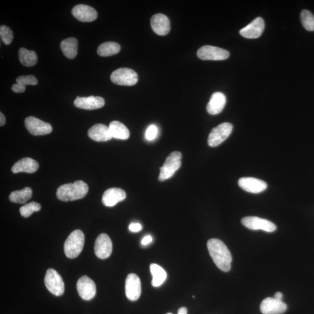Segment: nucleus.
<instances>
[{
  "mask_svg": "<svg viewBox=\"0 0 314 314\" xmlns=\"http://www.w3.org/2000/svg\"><path fill=\"white\" fill-rule=\"evenodd\" d=\"M283 296V295L281 292H277L274 296V298L279 300H282Z\"/></svg>",
  "mask_w": 314,
  "mask_h": 314,
  "instance_id": "4c0bfd02",
  "label": "nucleus"
},
{
  "mask_svg": "<svg viewBox=\"0 0 314 314\" xmlns=\"http://www.w3.org/2000/svg\"><path fill=\"white\" fill-rule=\"evenodd\" d=\"M182 154L179 151H173L165 160L162 167L160 168L159 180L161 182L168 180L173 176L181 166Z\"/></svg>",
  "mask_w": 314,
  "mask_h": 314,
  "instance_id": "20e7f679",
  "label": "nucleus"
},
{
  "mask_svg": "<svg viewBox=\"0 0 314 314\" xmlns=\"http://www.w3.org/2000/svg\"><path fill=\"white\" fill-rule=\"evenodd\" d=\"M129 229L132 232H138L142 229V226L139 223H132L129 226Z\"/></svg>",
  "mask_w": 314,
  "mask_h": 314,
  "instance_id": "f704fd0d",
  "label": "nucleus"
},
{
  "mask_svg": "<svg viewBox=\"0 0 314 314\" xmlns=\"http://www.w3.org/2000/svg\"><path fill=\"white\" fill-rule=\"evenodd\" d=\"M238 184L243 190L254 194L261 193L267 188V183L259 179L251 177L240 179Z\"/></svg>",
  "mask_w": 314,
  "mask_h": 314,
  "instance_id": "4468645a",
  "label": "nucleus"
},
{
  "mask_svg": "<svg viewBox=\"0 0 314 314\" xmlns=\"http://www.w3.org/2000/svg\"><path fill=\"white\" fill-rule=\"evenodd\" d=\"M112 138L127 140L130 136L129 129L119 121H112L109 125Z\"/></svg>",
  "mask_w": 314,
  "mask_h": 314,
  "instance_id": "393cba45",
  "label": "nucleus"
},
{
  "mask_svg": "<svg viewBox=\"0 0 314 314\" xmlns=\"http://www.w3.org/2000/svg\"><path fill=\"white\" fill-rule=\"evenodd\" d=\"M287 305L274 298H268L262 302L260 309L263 314H282L287 310Z\"/></svg>",
  "mask_w": 314,
  "mask_h": 314,
  "instance_id": "2eb2a0df",
  "label": "nucleus"
},
{
  "mask_svg": "<svg viewBox=\"0 0 314 314\" xmlns=\"http://www.w3.org/2000/svg\"><path fill=\"white\" fill-rule=\"evenodd\" d=\"M6 122V119L5 116L4 115L2 112L0 113V125L1 126L5 125Z\"/></svg>",
  "mask_w": 314,
  "mask_h": 314,
  "instance_id": "e433bc0d",
  "label": "nucleus"
},
{
  "mask_svg": "<svg viewBox=\"0 0 314 314\" xmlns=\"http://www.w3.org/2000/svg\"><path fill=\"white\" fill-rule=\"evenodd\" d=\"M45 283L48 290L56 296H62L64 293V283L62 277L54 269H47L45 278Z\"/></svg>",
  "mask_w": 314,
  "mask_h": 314,
  "instance_id": "0eeeda50",
  "label": "nucleus"
},
{
  "mask_svg": "<svg viewBox=\"0 0 314 314\" xmlns=\"http://www.w3.org/2000/svg\"><path fill=\"white\" fill-rule=\"evenodd\" d=\"M142 293L141 281L136 274H128L125 281V293L127 298L130 300H138Z\"/></svg>",
  "mask_w": 314,
  "mask_h": 314,
  "instance_id": "f8f14e48",
  "label": "nucleus"
},
{
  "mask_svg": "<svg viewBox=\"0 0 314 314\" xmlns=\"http://www.w3.org/2000/svg\"><path fill=\"white\" fill-rule=\"evenodd\" d=\"M197 54L201 60L213 61L225 60L228 59L230 55L228 51L212 46H204L200 48Z\"/></svg>",
  "mask_w": 314,
  "mask_h": 314,
  "instance_id": "6e6552de",
  "label": "nucleus"
},
{
  "mask_svg": "<svg viewBox=\"0 0 314 314\" xmlns=\"http://www.w3.org/2000/svg\"><path fill=\"white\" fill-rule=\"evenodd\" d=\"M41 209V206L40 204L32 202L21 207L19 211L22 216L24 218H28L31 215L33 212L39 211Z\"/></svg>",
  "mask_w": 314,
  "mask_h": 314,
  "instance_id": "2f4dec72",
  "label": "nucleus"
},
{
  "mask_svg": "<svg viewBox=\"0 0 314 314\" xmlns=\"http://www.w3.org/2000/svg\"><path fill=\"white\" fill-rule=\"evenodd\" d=\"M37 55L34 51H30L21 48L19 50V59L22 64L26 67L34 66L37 63Z\"/></svg>",
  "mask_w": 314,
  "mask_h": 314,
  "instance_id": "bb28decb",
  "label": "nucleus"
},
{
  "mask_svg": "<svg viewBox=\"0 0 314 314\" xmlns=\"http://www.w3.org/2000/svg\"><path fill=\"white\" fill-rule=\"evenodd\" d=\"M150 271L152 276L151 283L154 287L160 286L167 279V272L159 265L151 264L150 265Z\"/></svg>",
  "mask_w": 314,
  "mask_h": 314,
  "instance_id": "cd10ccee",
  "label": "nucleus"
},
{
  "mask_svg": "<svg viewBox=\"0 0 314 314\" xmlns=\"http://www.w3.org/2000/svg\"><path fill=\"white\" fill-rule=\"evenodd\" d=\"M265 28L264 21L261 17H257L246 27L240 30V34L247 38H259L263 34Z\"/></svg>",
  "mask_w": 314,
  "mask_h": 314,
  "instance_id": "dca6fc26",
  "label": "nucleus"
},
{
  "mask_svg": "<svg viewBox=\"0 0 314 314\" xmlns=\"http://www.w3.org/2000/svg\"><path fill=\"white\" fill-rule=\"evenodd\" d=\"M39 168V164L36 160L32 159L24 158L17 161L12 167L13 173L26 172L32 173L36 172Z\"/></svg>",
  "mask_w": 314,
  "mask_h": 314,
  "instance_id": "5701e85b",
  "label": "nucleus"
},
{
  "mask_svg": "<svg viewBox=\"0 0 314 314\" xmlns=\"http://www.w3.org/2000/svg\"><path fill=\"white\" fill-rule=\"evenodd\" d=\"M242 224L251 230H263L267 232H273L277 230V226L267 220L257 217H244Z\"/></svg>",
  "mask_w": 314,
  "mask_h": 314,
  "instance_id": "1a4fd4ad",
  "label": "nucleus"
},
{
  "mask_svg": "<svg viewBox=\"0 0 314 314\" xmlns=\"http://www.w3.org/2000/svg\"><path fill=\"white\" fill-rule=\"evenodd\" d=\"M88 191V185L85 182L77 181L60 186L56 191V197L63 202H67L84 198Z\"/></svg>",
  "mask_w": 314,
  "mask_h": 314,
  "instance_id": "f03ea898",
  "label": "nucleus"
},
{
  "mask_svg": "<svg viewBox=\"0 0 314 314\" xmlns=\"http://www.w3.org/2000/svg\"><path fill=\"white\" fill-rule=\"evenodd\" d=\"M178 314H187V310L185 307H181L178 309Z\"/></svg>",
  "mask_w": 314,
  "mask_h": 314,
  "instance_id": "58836bf2",
  "label": "nucleus"
},
{
  "mask_svg": "<svg viewBox=\"0 0 314 314\" xmlns=\"http://www.w3.org/2000/svg\"><path fill=\"white\" fill-rule=\"evenodd\" d=\"M121 46L115 42H108L100 45L97 49V53L101 56H109L115 55L120 51Z\"/></svg>",
  "mask_w": 314,
  "mask_h": 314,
  "instance_id": "c756f323",
  "label": "nucleus"
},
{
  "mask_svg": "<svg viewBox=\"0 0 314 314\" xmlns=\"http://www.w3.org/2000/svg\"><path fill=\"white\" fill-rule=\"evenodd\" d=\"M152 241V238L151 235H148L147 237L144 238L142 241V244L144 246L147 245L148 244L151 243Z\"/></svg>",
  "mask_w": 314,
  "mask_h": 314,
  "instance_id": "c9c22d12",
  "label": "nucleus"
},
{
  "mask_svg": "<svg viewBox=\"0 0 314 314\" xmlns=\"http://www.w3.org/2000/svg\"><path fill=\"white\" fill-rule=\"evenodd\" d=\"M16 84L12 86V90L17 93H24L26 86L36 85L38 81L33 75L21 76L16 78Z\"/></svg>",
  "mask_w": 314,
  "mask_h": 314,
  "instance_id": "a878e982",
  "label": "nucleus"
},
{
  "mask_svg": "<svg viewBox=\"0 0 314 314\" xmlns=\"http://www.w3.org/2000/svg\"><path fill=\"white\" fill-rule=\"evenodd\" d=\"M157 134H158V129L156 126L153 125H150L146 130V138L148 141H153L156 138Z\"/></svg>",
  "mask_w": 314,
  "mask_h": 314,
  "instance_id": "72a5a7b5",
  "label": "nucleus"
},
{
  "mask_svg": "<svg viewBox=\"0 0 314 314\" xmlns=\"http://www.w3.org/2000/svg\"><path fill=\"white\" fill-rule=\"evenodd\" d=\"M32 193V190L30 187H25L21 190L12 192L9 196V199L12 203L24 204L31 199Z\"/></svg>",
  "mask_w": 314,
  "mask_h": 314,
  "instance_id": "c85d7f7f",
  "label": "nucleus"
},
{
  "mask_svg": "<svg viewBox=\"0 0 314 314\" xmlns=\"http://www.w3.org/2000/svg\"><path fill=\"white\" fill-rule=\"evenodd\" d=\"M77 290L81 298L85 300H90L96 295V286L92 279L87 276H83L76 284Z\"/></svg>",
  "mask_w": 314,
  "mask_h": 314,
  "instance_id": "ddd939ff",
  "label": "nucleus"
},
{
  "mask_svg": "<svg viewBox=\"0 0 314 314\" xmlns=\"http://www.w3.org/2000/svg\"><path fill=\"white\" fill-rule=\"evenodd\" d=\"M226 103V96L222 93L215 92L211 95L207 104V112L211 115L219 114L224 110Z\"/></svg>",
  "mask_w": 314,
  "mask_h": 314,
  "instance_id": "4be33fe9",
  "label": "nucleus"
},
{
  "mask_svg": "<svg viewBox=\"0 0 314 314\" xmlns=\"http://www.w3.org/2000/svg\"><path fill=\"white\" fill-rule=\"evenodd\" d=\"M72 14L77 20L83 23H91L97 18L98 14L94 9L84 4L74 7Z\"/></svg>",
  "mask_w": 314,
  "mask_h": 314,
  "instance_id": "f3484780",
  "label": "nucleus"
},
{
  "mask_svg": "<svg viewBox=\"0 0 314 314\" xmlns=\"http://www.w3.org/2000/svg\"><path fill=\"white\" fill-rule=\"evenodd\" d=\"M233 130V125L228 122L222 123L213 128L208 139V145L215 147L221 145L228 139Z\"/></svg>",
  "mask_w": 314,
  "mask_h": 314,
  "instance_id": "423d86ee",
  "label": "nucleus"
},
{
  "mask_svg": "<svg viewBox=\"0 0 314 314\" xmlns=\"http://www.w3.org/2000/svg\"><path fill=\"white\" fill-rule=\"evenodd\" d=\"M113 84L120 86H133L137 84L138 75L133 69L121 68L113 71L111 75Z\"/></svg>",
  "mask_w": 314,
  "mask_h": 314,
  "instance_id": "39448f33",
  "label": "nucleus"
},
{
  "mask_svg": "<svg viewBox=\"0 0 314 314\" xmlns=\"http://www.w3.org/2000/svg\"><path fill=\"white\" fill-rule=\"evenodd\" d=\"M126 194L120 188H110L104 192L102 202L105 206L111 207L126 199Z\"/></svg>",
  "mask_w": 314,
  "mask_h": 314,
  "instance_id": "aec40b11",
  "label": "nucleus"
},
{
  "mask_svg": "<svg viewBox=\"0 0 314 314\" xmlns=\"http://www.w3.org/2000/svg\"><path fill=\"white\" fill-rule=\"evenodd\" d=\"M0 36L6 45H10L14 38L12 30L5 25H2L0 27Z\"/></svg>",
  "mask_w": 314,
  "mask_h": 314,
  "instance_id": "473e14b6",
  "label": "nucleus"
},
{
  "mask_svg": "<svg viewBox=\"0 0 314 314\" xmlns=\"http://www.w3.org/2000/svg\"><path fill=\"white\" fill-rule=\"evenodd\" d=\"M301 22L308 31H314V16L310 11L304 10L301 12Z\"/></svg>",
  "mask_w": 314,
  "mask_h": 314,
  "instance_id": "7c9ffc66",
  "label": "nucleus"
},
{
  "mask_svg": "<svg viewBox=\"0 0 314 314\" xmlns=\"http://www.w3.org/2000/svg\"><path fill=\"white\" fill-rule=\"evenodd\" d=\"M85 235L81 230H75L69 234L64 243V252L69 259L76 258L82 251Z\"/></svg>",
  "mask_w": 314,
  "mask_h": 314,
  "instance_id": "7ed1b4c3",
  "label": "nucleus"
},
{
  "mask_svg": "<svg viewBox=\"0 0 314 314\" xmlns=\"http://www.w3.org/2000/svg\"><path fill=\"white\" fill-rule=\"evenodd\" d=\"M89 137L98 142H107L112 139L110 129L102 124H95L88 130Z\"/></svg>",
  "mask_w": 314,
  "mask_h": 314,
  "instance_id": "412c9836",
  "label": "nucleus"
},
{
  "mask_svg": "<svg viewBox=\"0 0 314 314\" xmlns=\"http://www.w3.org/2000/svg\"><path fill=\"white\" fill-rule=\"evenodd\" d=\"M73 103L75 107L83 110H94L103 107L105 101L103 98L99 96L94 97L91 95L87 97H77Z\"/></svg>",
  "mask_w": 314,
  "mask_h": 314,
  "instance_id": "a211bd4d",
  "label": "nucleus"
},
{
  "mask_svg": "<svg viewBox=\"0 0 314 314\" xmlns=\"http://www.w3.org/2000/svg\"><path fill=\"white\" fill-rule=\"evenodd\" d=\"M167 314H172V313L169 312V313H167Z\"/></svg>",
  "mask_w": 314,
  "mask_h": 314,
  "instance_id": "ea45409f",
  "label": "nucleus"
},
{
  "mask_svg": "<svg viewBox=\"0 0 314 314\" xmlns=\"http://www.w3.org/2000/svg\"><path fill=\"white\" fill-rule=\"evenodd\" d=\"M151 26L153 31L160 36H165L171 29L168 17L162 14H157L151 17Z\"/></svg>",
  "mask_w": 314,
  "mask_h": 314,
  "instance_id": "6ab92c4d",
  "label": "nucleus"
},
{
  "mask_svg": "<svg viewBox=\"0 0 314 314\" xmlns=\"http://www.w3.org/2000/svg\"><path fill=\"white\" fill-rule=\"evenodd\" d=\"M61 50L67 58L74 59L77 54V41L74 37L65 39L61 43Z\"/></svg>",
  "mask_w": 314,
  "mask_h": 314,
  "instance_id": "b1692460",
  "label": "nucleus"
},
{
  "mask_svg": "<svg viewBox=\"0 0 314 314\" xmlns=\"http://www.w3.org/2000/svg\"><path fill=\"white\" fill-rule=\"evenodd\" d=\"M207 248L217 267L224 272H229L232 261V255L223 242L211 239L207 242Z\"/></svg>",
  "mask_w": 314,
  "mask_h": 314,
  "instance_id": "f257e3e1",
  "label": "nucleus"
},
{
  "mask_svg": "<svg viewBox=\"0 0 314 314\" xmlns=\"http://www.w3.org/2000/svg\"><path fill=\"white\" fill-rule=\"evenodd\" d=\"M112 243L110 237L106 233L100 234L95 240L94 252L100 259H106L111 254Z\"/></svg>",
  "mask_w": 314,
  "mask_h": 314,
  "instance_id": "9b49d317",
  "label": "nucleus"
},
{
  "mask_svg": "<svg viewBox=\"0 0 314 314\" xmlns=\"http://www.w3.org/2000/svg\"><path fill=\"white\" fill-rule=\"evenodd\" d=\"M25 125L29 132L34 136H42L50 134L52 128L50 124L46 123L34 116L26 117Z\"/></svg>",
  "mask_w": 314,
  "mask_h": 314,
  "instance_id": "9d476101",
  "label": "nucleus"
}]
</instances>
